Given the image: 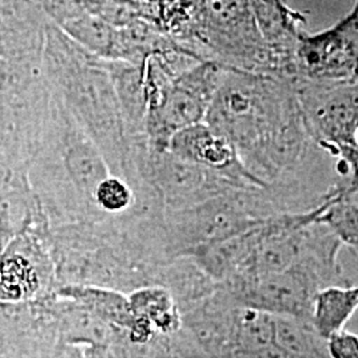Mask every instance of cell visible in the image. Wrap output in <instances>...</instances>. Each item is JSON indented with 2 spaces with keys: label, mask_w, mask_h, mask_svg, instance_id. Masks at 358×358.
Masks as SVG:
<instances>
[{
  "label": "cell",
  "mask_w": 358,
  "mask_h": 358,
  "mask_svg": "<svg viewBox=\"0 0 358 358\" xmlns=\"http://www.w3.org/2000/svg\"><path fill=\"white\" fill-rule=\"evenodd\" d=\"M238 280V291L248 308L294 317L307 315L309 307L313 308L307 279L294 267L279 273Z\"/></svg>",
  "instance_id": "cell-1"
},
{
  "label": "cell",
  "mask_w": 358,
  "mask_h": 358,
  "mask_svg": "<svg viewBox=\"0 0 358 358\" xmlns=\"http://www.w3.org/2000/svg\"><path fill=\"white\" fill-rule=\"evenodd\" d=\"M171 148L180 158L213 169L230 166L234 158L229 141L199 124L176 133Z\"/></svg>",
  "instance_id": "cell-2"
},
{
  "label": "cell",
  "mask_w": 358,
  "mask_h": 358,
  "mask_svg": "<svg viewBox=\"0 0 358 358\" xmlns=\"http://www.w3.org/2000/svg\"><path fill=\"white\" fill-rule=\"evenodd\" d=\"M358 308V288H327L315 294L312 320L315 332L328 340L344 329Z\"/></svg>",
  "instance_id": "cell-3"
},
{
  "label": "cell",
  "mask_w": 358,
  "mask_h": 358,
  "mask_svg": "<svg viewBox=\"0 0 358 358\" xmlns=\"http://www.w3.org/2000/svg\"><path fill=\"white\" fill-rule=\"evenodd\" d=\"M205 99L186 88H177L161 105L155 128L162 136H174L179 130L196 125L205 113Z\"/></svg>",
  "instance_id": "cell-4"
},
{
  "label": "cell",
  "mask_w": 358,
  "mask_h": 358,
  "mask_svg": "<svg viewBox=\"0 0 358 358\" xmlns=\"http://www.w3.org/2000/svg\"><path fill=\"white\" fill-rule=\"evenodd\" d=\"M63 294L83 303L103 317H106L118 325L130 328L131 332L138 324L130 307V300L122 297L121 294L85 287H66Z\"/></svg>",
  "instance_id": "cell-5"
},
{
  "label": "cell",
  "mask_w": 358,
  "mask_h": 358,
  "mask_svg": "<svg viewBox=\"0 0 358 358\" xmlns=\"http://www.w3.org/2000/svg\"><path fill=\"white\" fill-rule=\"evenodd\" d=\"M130 307L137 320L146 321L161 331H170L176 327V306L165 289L148 288L138 291L130 299Z\"/></svg>",
  "instance_id": "cell-6"
},
{
  "label": "cell",
  "mask_w": 358,
  "mask_h": 358,
  "mask_svg": "<svg viewBox=\"0 0 358 358\" xmlns=\"http://www.w3.org/2000/svg\"><path fill=\"white\" fill-rule=\"evenodd\" d=\"M26 262L20 259L7 260L3 266V279H1V296L6 299H19L26 294L31 287V272L27 268Z\"/></svg>",
  "instance_id": "cell-7"
},
{
  "label": "cell",
  "mask_w": 358,
  "mask_h": 358,
  "mask_svg": "<svg viewBox=\"0 0 358 358\" xmlns=\"http://www.w3.org/2000/svg\"><path fill=\"white\" fill-rule=\"evenodd\" d=\"M327 222L345 242L358 244V205L340 203L327 215Z\"/></svg>",
  "instance_id": "cell-8"
},
{
  "label": "cell",
  "mask_w": 358,
  "mask_h": 358,
  "mask_svg": "<svg viewBox=\"0 0 358 358\" xmlns=\"http://www.w3.org/2000/svg\"><path fill=\"white\" fill-rule=\"evenodd\" d=\"M94 196L99 205L108 211H121L130 205L131 194L120 179L105 178L99 182Z\"/></svg>",
  "instance_id": "cell-9"
},
{
  "label": "cell",
  "mask_w": 358,
  "mask_h": 358,
  "mask_svg": "<svg viewBox=\"0 0 358 358\" xmlns=\"http://www.w3.org/2000/svg\"><path fill=\"white\" fill-rule=\"evenodd\" d=\"M328 353L331 358H358V336L340 331L328 338Z\"/></svg>",
  "instance_id": "cell-10"
},
{
  "label": "cell",
  "mask_w": 358,
  "mask_h": 358,
  "mask_svg": "<svg viewBox=\"0 0 358 358\" xmlns=\"http://www.w3.org/2000/svg\"><path fill=\"white\" fill-rule=\"evenodd\" d=\"M357 136H358V131H357Z\"/></svg>",
  "instance_id": "cell-11"
}]
</instances>
